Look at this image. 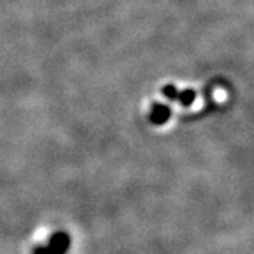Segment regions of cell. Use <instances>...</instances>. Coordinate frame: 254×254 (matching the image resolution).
Returning <instances> with one entry per match:
<instances>
[{"label": "cell", "instance_id": "cell-2", "mask_svg": "<svg viewBox=\"0 0 254 254\" xmlns=\"http://www.w3.org/2000/svg\"><path fill=\"white\" fill-rule=\"evenodd\" d=\"M213 96H215V99L218 100V102H223V100L226 99V93H225L223 89H216Z\"/></svg>", "mask_w": 254, "mask_h": 254}, {"label": "cell", "instance_id": "cell-1", "mask_svg": "<svg viewBox=\"0 0 254 254\" xmlns=\"http://www.w3.org/2000/svg\"><path fill=\"white\" fill-rule=\"evenodd\" d=\"M69 245V237L65 233H57L53 236L50 245L47 247H40L37 254H64Z\"/></svg>", "mask_w": 254, "mask_h": 254}]
</instances>
